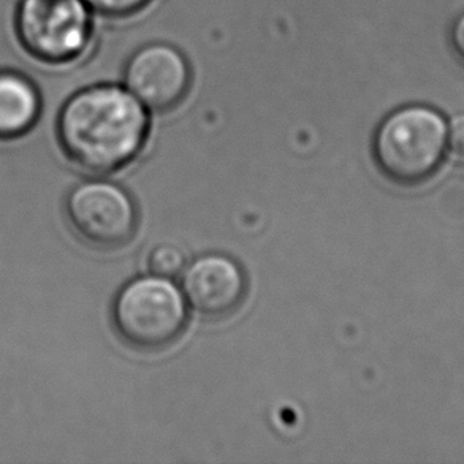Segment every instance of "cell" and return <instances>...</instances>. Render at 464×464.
Here are the masks:
<instances>
[{"label":"cell","mask_w":464,"mask_h":464,"mask_svg":"<svg viewBox=\"0 0 464 464\" xmlns=\"http://www.w3.org/2000/svg\"><path fill=\"white\" fill-rule=\"evenodd\" d=\"M150 130L151 111L122 82L78 89L56 118V139L63 154L94 175L126 169L143 151Z\"/></svg>","instance_id":"obj_1"},{"label":"cell","mask_w":464,"mask_h":464,"mask_svg":"<svg viewBox=\"0 0 464 464\" xmlns=\"http://www.w3.org/2000/svg\"><path fill=\"white\" fill-rule=\"evenodd\" d=\"M447 121L433 107L412 103L390 111L372 133L371 152L390 182L412 188L428 181L444 162Z\"/></svg>","instance_id":"obj_2"},{"label":"cell","mask_w":464,"mask_h":464,"mask_svg":"<svg viewBox=\"0 0 464 464\" xmlns=\"http://www.w3.org/2000/svg\"><path fill=\"white\" fill-rule=\"evenodd\" d=\"M13 32L32 61L50 69H69L92 54L97 16L84 0H18Z\"/></svg>","instance_id":"obj_3"},{"label":"cell","mask_w":464,"mask_h":464,"mask_svg":"<svg viewBox=\"0 0 464 464\" xmlns=\"http://www.w3.org/2000/svg\"><path fill=\"white\" fill-rule=\"evenodd\" d=\"M188 322L186 298L169 277H135L121 287L111 304L114 332L135 351L167 349L181 338Z\"/></svg>","instance_id":"obj_4"},{"label":"cell","mask_w":464,"mask_h":464,"mask_svg":"<svg viewBox=\"0 0 464 464\" xmlns=\"http://www.w3.org/2000/svg\"><path fill=\"white\" fill-rule=\"evenodd\" d=\"M63 214L82 243L113 251L129 245L139 232L140 211L127 188L107 179H86L70 188Z\"/></svg>","instance_id":"obj_5"},{"label":"cell","mask_w":464,"mask_h":464,"mask_svg":"<svg viewBox=\"0 0 464 464\" xmlns=\"http://www.w3.org/2000/svg\"><path fill=\"white\" fill-rule=\"evenodd\" d=\"M121 82L151 113H169L186 101L194 84V69L176 44L150 42L127 57Z\"/></svg>","instance_id":"obj_6"},{"label":"cell","mask_w":464,"mask_h":464,"mask_svg":"<svg viewBox=\"0 0 464 464\" xmlns=\"http://www.w3.org/2000/svg\"><path fill=\"white\" fill-rule=\"evenodd\" d=\"M181 290L188 308L200 317L227 319L245 303L247 276L235 258L211 252L186 265Z\"/></svg>","instance_id":"obj_7"},{"label":"cell","mask_w":464,"mask_h":464,"mask_svg":"<svg viewBox=\"0 0 464 464\" xmlns=\"http://www.w3.org/2000/svg\"><path fill=\"white\" fill-rule=\"evenodd\" d=\"M44 95L24 72L0 69V140L24 137L37 126Z\"/></svg>","instance_id":"obj_8"},{"label":"cell","mask_w":464,"mask_h":464,"mask_svg":"<svg viewBox=\"0 0 464 464\" xmlns=\"http://www.w3.org/2000/svg\"><path fill=\"white\" fill-rule=\"evenodd\" d=\"M97 18L120 19L135 18L148 10L156 0H84Z\"/></svg>","instance_id":"obj_9"},{"label":"cell","mask_w":464,"mask_h":464,"mask_svg":"<svg viewBox=\"0 0 464 464\" xmlns=\"http://www.w3.org/2000/svg\"><path fill=\"white\" fill-rule=\"evenodd\" d=\"M148 268L151 275L173 279L186 268V256L176 246H157L148 256Z\"/></svg>","instance_id":"obj_10"},{"label":"cell","mask_w":464,"mask_h":464,"mask_svg":"<svg viewBox=\"0 0 464 464\" xmlns=\"http://www.w3.org/2000/svg\"><path fill=\"white\" fill-rule=\"evenodd\" d=\"M447 146L455 156L464 159V113L453 116L447 124Z\"/></svg>","instance_id":"obj_11"},{"label":"cell","mask_w":464,"mask_h":464,"mask_svg":"<svg viewBox=\"0 0 464 464\" xmlns=\"http://www.w3.org/2000/svg\"><path fill=\"white\" fill-rule=\"evenodd\" d=\"M449 40H450L453 53L461 63H464V12L459 13V16L453 19L450 32H449Z\"/></svg>","instance_id":"obj_12"}]
</instances>
